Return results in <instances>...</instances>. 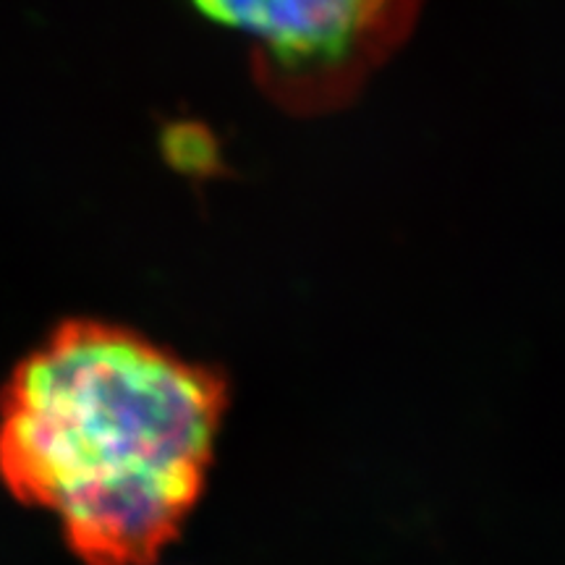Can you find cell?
I'll use <instances>...</instances> for the list:
<instances>
[{"mask_svg": "<svg viewBox=\"0 0 565 565\" xmlns=\"http://www.w3.org/2000/svg\"><path fill=\"white\" fill-rule=\"evenodd\" d=\"M228 385L124 324L74 317L0 391V482L84 565H150L200 503Z\"/></svg>", "mask_w": 565, "mask_h": 565, "instance_id": "6da1fadb", "label": "cell"}, {"mask_svg": "<svg viewBox=\"0 0 565 565\" xmlns=\"http://www.w3.org/2000/svg\"><path fill=\"white\" fill-rule=\"evenodd\" d=\"M162 152L168 162L186 173H210L215 168V145L202 126L171 124L162 131Z\"/></svg>", "mask_w": 565, "mask_h": 565, "instance_id": "3957f363", "label": "cell"}, {"mask_svg": "<svg viewBox=\"0 0 565 565\" xmlns=\"http://www.w3.org/2000/svg\"><path fill=\"white\" fill-rule=\"evenodd\" d=\"M257 51L259 74L294 105H328L391 51L416 0H192Z\"/></svg>", "mask_w": 565, "mask_h": 565, "instance_id": "7a4b0ae2", "label": "cell"}]
</instances>
